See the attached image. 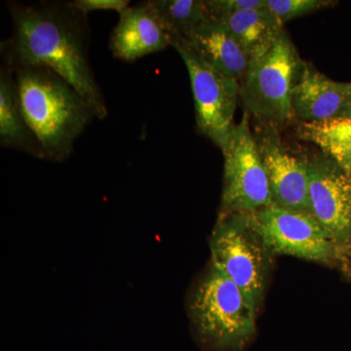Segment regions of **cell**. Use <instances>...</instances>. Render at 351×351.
Instances as JSON below:
<instances>
[{"label": "cell", "mask_w": 351, "mask_h": 351, "mask_svg": "<svg viewBox=\"0 0 351 351\" xmlns=\"http://www.w3.org/2000/svg\"><path fill=\"white\" fill-rule=\"evenodd\" d=\"M13 32L1 44L7 64H36L50 69L68 82L94 112L108 117L105 99L88 61L86 16L69 2L9 4Z\"/></svg>", "instance_id": "cell-1"}, {"label": "cell", "mask_w": 351, "mask_h": 351, "mask_svg": "<svg viewBox=\"0 0 351 351\" xmlns=\"http://www.w3.org/2000/svg\"><path fill=\"white\" fill-rule=\"evenodd\" d=\"M8 66L15 75L27 125L45 159L66 160L75 141L95 117L89 104L68 82L46 66Z\"/></svg>", "instance_id": "cell-2"}, {"label": "cell", "mask_w": 351, "mask_h": 351, "mask_svg": "<svg viewBox=\"0 0 351 351\" xmlns=\"http://www.w3.org/2000/svg\"><path fill=\"white\" fill-rule=\"evenodd\" d=\"M188 313L198 345L206 351H241L256 332V307L213 265L189 294Z\"/></svg>", "instance_id": "cell-3"}, {"label": "cell", "mask_w": 351, "mask_h": 351, "mask_svg": "<svg viewBox=\"0 0 351 351\" xmlns=\"http://www.w3.org/2000/svg\"><path fill=\"white\" fill-rule=\"evenodd\" d=\"M304 64L284 29L269 51L251 60L240 82L239 98L246 112L277 131L287 125L294 119L292 95Z\"/></svg>", "instance_id": "cell-4"}, {"label": "cell", "mask_w": 351, "mask_h": 351, "mask_svg": "<svg viewBox=\"0 0 351 351\" xmlns=\"http://www.w3.org/2000/svg\"><path fill=\"white\" fill-rule=\"evenodd\" d=\"M209 246L211 265L237 284L257 308L265 290L267 248L252 226L251 215L221 211Z\"/></svg>", "instance_id": "cell-5"}, {"label": "cell", "mask_w": 351, "mask_h": 351, "mask_svg": "<svg viewBox=\"0 0 351 351\" xmlns=\"http://www.w3.org/2000/svg\"><path fill=\"white\" fill-rule=\"evenodd\" d=\"M221 152L225 160L221 211L252 214L274 204L248 112L233 126Z\"/></svg>", "instance_id": "cell-6"}, {"label": "cell", "mask_w": 351, "mask_h": 351, "mask_svg": "<svg viewBox=\"0 0 351 351\" xmlns=\"http://www.w3.org/2000/svg\"><path fill=\"white\" fill-rule=\"evenodd\" d=\"M172 46L189 71L198 130L223 149L235 125L240 83L201 59L184 39H175Z\"/></svg>", "instance_id": "cell-7"}, {"label": "cell", "mask_w": 351, "mask_h": 351, "mask_svg": "<svg viewBox=\"0 0 351 351\" xmlns=\"http://www.w3.org/2000/svg\"><path fill=\"white\" fill-rule=\"evenodd\" d=\"M250 215L254 230L274 253L320 263L336 254V243L311 214L272 204Z\"/></svg>", "instance_id": "cell-8"}, {"label": "cell", "mask_w": 351, "mask_h": 351, "mask_svg": "<svg viewBox=\"0 0 351 351\" xmlns=\"http://www.w3.org/2000/svg\"><path fill=\"white\" fill-rule=\"evenodd\" d=\"M311 215L337 247L351 235V177L331 159H307Z\"/></svg>", "instance_id": "cell-9"}, {"label": "cell", "mask_w": 351, "mask_h": 351, "mask_svg": "<svg viewBox=\"0 0 351 351\" xmlns=\"http://www.w3.org/2000/svg\"><path fill=\"white\" fill-rule=\"evenodd\" d=\"M255 138L269 178L272 203L284 209L311 214L307 160L288 151L276 129L262 125Z\"/></svg>", "instance_id": "cell-10"}, {"label": "cell", "mask_w": 351, "mask_h": 351, "mask_svg": "<svg viewBox=\"0 0 351 351\" xmlns=\"http://www.w3.org/2000/svg\"><path fill=\"white\" fill-rule=\"evenodd\" d=\"M294 119L318 123L351 117V83L335 82L308 63L292 95Z\"/></svg>", "instance_id": "cell-11"}, {"label": "cell", "mask_w": 351, "mask_h": 351, "mask_svg": "<svg viewBox=\"0 0 351 351\" xmlns=\"http://www.w3.org/2000/svg\"><path fill=\"white\" fill-rule=\"evenodd\" d=\"M173 38L151 0L120 14L110 38L113 56L134 62L172 46Z\"/></svg>", "instance_id": "cell-12"}, {"label": "cell", "mask_w": 351, "mask_h": 351, "mask_svg": "<svg viewBox=\"0 0 351 351\" xmlns=\"http://www.w3.org/2000/svg\"><path fill=\"white\" fill-rule=\"evenodd\" d=\"M184 40L210 66L242 82L251 60L223 23L211 17Z\"/></svg>", "instance_id": "cell-13"}, {"label": "cell", "mask_w": 351, "mask_h": 351, "mask_svg": "<svg viewBox=\"0 0 351 351\" xmlns=\"http://www.w3.org/2000/svg\"><path fill=\"white\" fill-rule=\"evenodd\" d=\"M0 144L45 159L25 120L13 69L5 63L0 69Z\"/></svg>", "instance_id": "cell-14"}, {"label": "cell", "mask_w": 351, "mask_h": 351, "mask_svg": "<svg viewBox=\"0 0 351 351\" xmlns=\"http://www.w3.org/2000/svg\"><path fill=\"white\" fill-rule=\"evenodd\" d=\"M212 17L228 27L250 60L265 54L284 31V25L269 9L260 11H213Z\"/></svg>", "instance_id": "cell-15"}, {"label": "cell", "mask_w": 351, "mask_h": 351, "mask_svg": "<svg viewBox=\"0 0 351 351\" xmlns=\"http://www.w3.org/2000/svg\"><path fill=\"white\" fill-rule=\"evenodd\" d=\"M298 131L300 138L319 147L351 177V117L318 123H300Z\"/></svg>", "instance_id": "cell-16"}, {"label": "cell", "mask_w": 351, "mask_h": 351, "mask_svg": "<svg viewBox=\"0 0 351 351\" xmlns=\"http://www.w3.org/2000/svg\"><path fill=\"white\" fill-rule=\"evenodd\" d=\"M164 24L175 39H188L212 17L206 0H151Z\"/></svg>", "instance_id": "cell-17"}, {"label": "cell", "mask_w": 351, "mask_h": 351, "mask_svg": "<svg viewBox=\"0 0 351 351\" xmlns=\"http://www.w3.org/2000/svg\"><path fill=\"white\" fill-rule=\"evenodd\" d=\"M267 8L282 24L331 6L327 0H267Z\"/></svg>", "instance_id": "cell-18"}, {"label": "cell", "mask_w": 351, "mask_h": 351, "mask_svg": "<svg viewBox=\"0 0 351 351\" xmlns=\"http://www.w3.org/2000/svg\"><path fill=\"white\" fill-rule=\"evenodd\" d=\"M210 12L213 11H260L267 10V0H206Z\"/></svg>", "instance_id": "cell-19"}, {"label": "cell", "mask_w": 351, "mask_h": 351, "mask_svg": "<svg viewBox=\"0 0 351 351\" xmlns=\"http://www.w3.org/2000/svg\"><path fill=\"white\" fill-rule=\"evenodd\" d=\"M69 4L85 16L98 10H114L120 15L130 7L128 0H75Z\"/></svg>", "instance_id": "cell-20"}, {"label": "cell", "mask_w": 351, "mask_h": 351, "mask_svg": "<svg viewBox=\"0 0 351 351\" xmlns=\"http://www.w3.org/2000/svg\"></svg>", "instance_id": "cell-21"}]
</instances>
